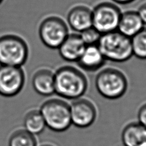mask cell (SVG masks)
Returning <instances> with one entry per match:
<instances>
[{
	"label": "cell",
	"instance_id": "603a6c76",
	"mask_svg": "<svg viewBox=\"0 0 146 146\" xmlns=\"http://www.w3.org/2000/svg\"><path fill=\"white\" fill-rule=\"evenodd\" d=\"M41 146H53V145H49V144H45V145H41Z\"/></svg>",
	"mask_w": 146,
	"mask_h": 146
},
{
	"label": "cell",
	"instance_id": "e0dca14e",
	"mask_svg": "<svg viewBox=\"0 0 146 146\" xmlns=\"http://www.w3.org/2000/svg\"><path fill=\"white\" fill-rule=\"evenodd\" d=\"M9 146H36L35 135L25 129L15 131L10 137Z\"/></svg>",
	"mask_w": 146,
	"mask_h": 146
},
{
	"label": "cell",
	"instance_id": "7402d4cb",
	"mask_svg": "<svg viewBox=\"0 0 146 146\" xmlns=\"http://www.w3.org/2000/svg\"><path fill=\"white\" fill-rule=\"evenodd\" d=\"M115 3L120 5H127L135 1V0H111Z\"/></svg>",
	"mask_w": 146,
	"mask_h": 146
},
{
	"label": "cell",
	"instance_id": "6da1fadb",
	"mask_svg": "<svg viewBox=\"0 0 146 146\" xmlns=\"http://www.w3.org/2000/svg\"><path fill=\"white\" fill-rule=\"evenodd\" d=\"M87 79L84 74L72 66H63L54 72V91L68 100H77L87 89Z\"/></svg>",
	"mask_w": 146,
	"mask_h": 146
},
{
	"label": "cell",
	"instance_id": "d6986e66",
	"mask_svg": "<svg viewBox=\"0 0 146 146\" xmlns=\"http://www.w3.org/2000/svg\"><path fill=\"white\" fill-rule=\"evenodd\" d=\"M81 38L86 46L96 45L98 44L101 36V33L96 29L94 27H91L80 33Z\"/></svg>",
	"mask_w": 146,
	"mask_h": 146
},
{
	"label": "cell",
	"instance_id": "4fadbf2b",
	"mask_svg": "<svg viewBox=\"0 0 146 146\" xmlns=\"http://www.w3.org/2000/svg\"><path fill=\"white\" fill-rule=\"evenodd\" d=\"M144 23L137 11L122 13L117 30L122 34L131 38L144 28Z\"/></svg>",
	"mask_w": 146,
	"mask_h": 146
},
{
	"label": "cell",
	"instance_id": "9a60e30c",
	"mask_svg": "<svg viewBox=\"0 0 146 146\" xmlns=\"http://www.w3.org/2000/svg\"><path fill=\"white\" fill-rule=\"evenodd\" d=\"M124 146H146V128L140 123H131L122 133Z\"/></svg>",
	"mask_w": 146,
	"mask_h": 146
},
{
	"label": "cell",
	"instance_id": "52a82bcc",
	"mask_svg": "<svg viewBox=\"0 0 146 146\" xmlns=\"http://www.w3.org/2000/svg\"><path fill=\"white\" fill-rule=\"evenodd\" d=\"M92 10V27L101 34L117 30L122 12L115 3H100Z\"/></svg>",
	"mask_w": 146,
	"mask_h": 146
},
{
	"label": "cell",
	"instance_id": "3957f363",
	"mask_svg": "<svg viewBox=\"0 0 146 146\" xmlns=\"http://www.w3.org/2000/svg\"><path fill=\"white\" fill-rule=\"evenodd\" d=\"M96 89L101 96L108 100H117L126 93L127 81L121 71L114 68L104 69L96 78Z\"/></svg>",
	"mask_w": 146,
	"mask_h": 146
},
{
	"label": "cell",
	"instance_id": "277c9868",
	"mask_svg": "<svg viewBox=\"0 0 146 146\" xmlns=\"http://www.w3.org/2000/svg\"><path fill=\"white\" fill-rule=\"evenodd\" d=\"M40 112L46 126L55 132H63L72 124L70 106L65 101L52 99L41 106Z\"/></svg>",
	"mask_w": 146,
	"mask_h": 146
},
{
	"label": "cell",
	"instance_id": "30bf717a",
	"mask_svg": "<svg viewBox=\"0 0 146 146\" xmlns=\"http://www.w3.org/2000/svg\"><path fill=\"white\" fill-rule=\"evenodd\" d=\"M86 45L83 42L80 34L71 33L60 46L58 53L64 60L69 62H77L85 49Z\"/></svg>",
	"mask_w": 146,
	"mask_h": 146
},
{
	"label": "cell",
	"instance_id": "cb8c5ba5",
	"mask_svg": "<svg viewBox=\"0 0 146 146\" xmlns=\"http://www.w3.org/2000/svg\"><path fill=\"white\" fill-rule=\"evenodd\" d=\"M3 1V0H0V4H1V2Z\"/></svg>",
	"mask_w": 146,
	"mask_h": 146
},
{
	"label": "cell",
	"instance_id": "8fae6325",
	"mask_svg": "<svg viewBox=\"0 0 146 146\" xmlns=\"http://www.w3.org/2000/svg\"><path fill=\"white\" fill-rule=\"evenodd\" d=\"M67 21L72 30L81 33L92 27V10L85 5H76L69 11Z\"/></svg>",
	"mask_w": 146,
	"mask_h": 146
},
{
	"label": "cell",
	"instance_id": "5b68a950",
	"mask_svg": "<svg viewBox=\"0 0 146 146\" xmlns=\"http://www.w3.org/2000/svg\"><path fill=\"white\" fill-rule=\"evenodd\" d=\"M28 47L20 36L5 35L0 37V65L21 67L28 57Z\"/></svg>",
	"mask_w": 146,
	"mask_h": 146
},
{
	"label": "cell",
	"instance_id": "5bb4252c",
	"mask_svg": "<svg viewBox=\"0 0 146 146\" xmlns=\"http://www.w3.org/2000/svg\"><path fill=\"white\" fill-rule=\"evenodd\" d=\"M32 85L38 94L48 96L55 93L54 91V73L48 69H42L36 71L32 78Z\"/></svg>",
	"mask_w": 146,
	"mask_h": 146
},
{
	"label": "cell",
	"instance_id": "ffe728a7",
	"mask_svg": "<svg viewBox=\"0 0 146 146\" xmlns=\"http://www.w3.org/2000/svg\"><path fill=\"white\" fill-rule=\"evenodd\" d=\"M139 123L146 128V104L142 106L138 113Z\"/></svg>",
	"mask_w": 146,
	"mask_h": 146
},
{
	"label": "cell",
	"instance_id": "9c48e42d",
	"mask_svg": "<svg viewBox=\"0 0 146 146\" xmlns=\"http://www.w3.org/2000/svg\"><path fill=\"white\" fill-rule=\"evenodd\" d=\"M72 124L80 128L90 126L96 119L97 112L94 105L90 101L80 99L70 106Z\"/></svg>",
	"mask_w": 146,
	"mask_h": 146
},
{
	"label": "cell",
	"instance_id": "8992f818",
	"mask_svg": "<svg viewBox=\"0 0 146 146\" xmlns=\"http://www.w3.org/2000/svg\"><path fill=\"white\" fill-rule=\"evenodd\" d=\"M69 34L67 23L56 15L45 18L39 26V37L44 46L48 48L58 49Z\"/></svg>",
	"mask_w": 146,
	"mask_h": 146
},
{
	"label": "cell",
	"instance_id": "2e32d148",
	"mask_svg": "<svg viewBox=\"0 0 146 146\" xmlns=\"http://www.w3.org/2000/svg\"><path fill=\"white\" fill-rule=\"evenodd\" d=\"M24 124L25 130L33 135L42 132L46 127L42 115L40 111H30L25 117Z\"/></svg>",
	"mask_w": 146,
	"mask_h": 146
},
{
	"label": "cell",
	"instance_id": "44dd1931",
	"mask_svg": "<svg viewBox=\"0 0 146 146\" xmlns=\"http://www.w3.org/2000/svg\"><path fill=\"white\" fill-rule=\"evenodd\" d=\"M144 25H146V3L141 5L137 11Z\"/></svg>",
	"mask_w": 146,
	"mask_h": 146
},
{
	"label": "cell",
	"instance_id": "ba28073f",
	"mask_svg": "<svg viewBox=\"0 0 146 146\" xmlns=\"http://www.w3.org/2000/svg\"><path fill=\"white\" fill-rule=\"evenodd\" d=\"M25 82V72L21 67L0 65V95L14 97L21 91Z\"/></svg>",
	"mask_w": 146,
	"mask_h": 146
},
{
	"label": "cell",
	"instance_id": "7c38bea8",
	"mask_svg": "<svg viewBox=\"0 0 146 146\" xmlns=\"http://www.w3.org/2000/svg\"><path fill=\"white\" fill-rule=\"evenodd\" d=\"M106 60L97 44L86 46L84 51L77 63L81 68L87 71H96L100 69Z\"/></svg>",
	"mask_w": 146,
	"mask_h": 146
},
{
	"label": "cell",
	"instance_id": "ac0fdd59",
	"mask_svg": "<svg viewBox=\"0 0 146 146\" xmlns=\"http://www.w3.org/2000/svg\"><path fill=\"white\" fill-rule=\"evenodd\" d=\"M133 55L146 60V29L144 28L131 38Z\"/></svg>",
	"mask_w": 146,
	"mask_h": 146
},
{
	"label": "cell",
	"instance_id": "7a4b0ae2",
	"mask_svg": "<svg viewBox=\"0 0 146 146\" xmlns=\"http://www.w3.org/2000/svg\"><path fill=\"white\" fill-rule=\"evenodd\" d=\"M97 45L106 60L122 63L133 56L131 38L117 30L101 35Z\"/></svg>",
	"mask_w": 146,
	"mask_h": 146
}]
</instances>
